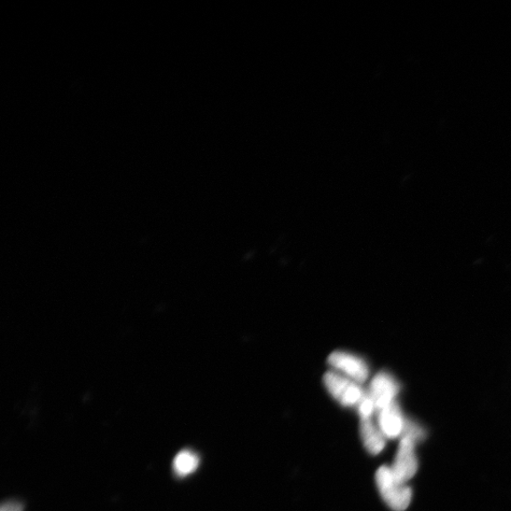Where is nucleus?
<instances>
[{
    "instance_id": "obj_2",
    "label": "nucleus",
    "mask_w": 511,
    "mask_h": 511,
    "mask_svg": "<svg viewBox=\"0 0 511 511\" xmlns=\"http://www.w3.org/2000/svg\"><path fill=\"white\" fill-rule=\"evenodd\" d=\"M376 485L383 501L394 511H405L412 501L413 492L407 483L397 479L391 467L382 466L375 476Z\"/></svg>"
},
{
    "instance_id": "obj_6",
    "label": "nucleus",
    "mask_w": 511,
    "mask_h": 511,
    "mask_svg": "<svg viewBox=\"0 0 511 511\" xmlns=\"http://www.w3.org/2000/svg\"><path fill=\"white\" fill-rule=\"evenodd\" d=\"M406 421L402 409L396 402L378 411L377 424L387 438L395 439L403 436Z\"/></svg>"
},
{
    "instance_id": "obj_3",
    "label": "nucleus",
    "mask_w": 511,
    "mask_h": 511,
    "mask_svg": "<svg viewBox=\"0 0 511 511\" xmlns=\"http://www.w3.org/2000/svg\"><path fill=\"white\" fill-rule=\"evenodd\" d=\"M324 383L334 399L346 407L358 406L366 393L360 383L335 371L325 374Z\"/></svg>"
},
{
    "instance_id": "obj_7",
    "label": "nucleus",
    "mask_w": 511,
    "mask_h": 511,
    "mask_svg": "<svg viewBox=\"0 0 511 511\" xmlns=\"http://www.w3.org/2000/svg\"><path fill=\"white\" fill-rule=\"evenodd\" d=\"M360 435L364 447L369 453L379 454L386 447L387 437L372 419L361 420Z\"/></svg>"
},
{
    "instance_id": "obj_1",
    "label": "nucleus",
    "mask_w": 511,
    "mask_h": 511,
    "mask_svg": "<svg viewBox=\"0 0 511 511\" xmlns=\"http://www.w3.org/2000/svg\"><path fill=\"white\" fill-rule=\"evenodd\" d=\"M424 438V430L413 421H406L405 428L400 439L392 471L397 479L407 483L418 471L416 445Z\"/></svg>"
},
{
    "instance_id": "obj_4",
    "label": "nucleus",
    "mask_w": 511,
    "mask_h": 511,
    "mask_svg": "<svg viewBox=\"0 0 511 511\" xmlns=\"http://www.w3.org/2000/svg\"><path fill=\"white\" fill-rule=\"evenodd\" d=\"M329 364L335 372L362 383L367 380L369 369L366 362L355 355L345 351H334L329 357Z\"/></svg>"
},
{
    "instance_id": "obj_5",
    "label": "nucleus",
    "mask_w": 511,
    "mask_h": 511,
    "mask_svg": "<svg viewBox=\"0 0 511 511\" xmlns=\"http://www.w3.org/2000/svg\"><path fill=\"white\" fill-rule=\"evenodd\" d=\"M399 391V385L394 378L386 373H381L373 379L367 393L373 397L378 412L395 403Z\"/></svg>"
},
{
    "instance_id": "obj_9",
    "label": "nucleus",
    "mask_w": 511,
    "mask_h": 511,
    "mask_svg": "<svg viewBox=\"0 0 511 511\" xmlns=\"http://www.w3.org/2000/svg\"><path fill=\"white\" fill-rule=\"evenodd\" d=\"M358 408L361 420L372 419L375 412H377L376 405L371 395L367 392L358 405Z\"/></svg>"
},
{
    "instance_id": "obj_10",
    "label": "nucleus",
    "mask_w": 511,
    "mask_h": 511,
    "mask_svg": "<svg viewBox=\"0 0 511 511\" xmlns=\"http://www.w3.org/2000/svg\"><path fill=\"white\" fill-rule=\"evenodd\" d=\"M23 505L20 502L9 501L2 507V511H23Z\"/></svg>"
},
{
    "instance_id": "obj_8",
    "label": "nucleus",
    "mask_w": 511,
    "mask_h": 511,
    "mask_svg": "<svg viewBox=\"0 0 511 511\" xmlns=\"http://www.w3.org/2000/svg\"><path fill=\"white\" fill-rule=\"evenodd\" d=\"M200 463L197 454L191 450H183L174 460V471L179 477H186L193 474Z\"/></svg>"
}]
</instances>
